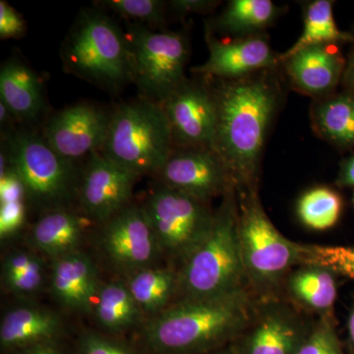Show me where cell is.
Segmentation results:
<instances>
[{"label": "cell", "mask_w": 354, "mask_h": 354, "mask_svg": "<svg viewBox=\"0 0 354 354\" xmlns=\"http://www.w3.org/2000/svg\"><path fill=\"white\" fill-rule=\"evenodd\" d=\"M216 109L214 150L235 184L249 187L257 174L266 133L271 123L278 88L265 76L223 80L209 90Z\"/></svg>", "instance_id": "obj_1"}, {"label": "cell", "mask_w": 354, "mask_h": 354, "mask_svg": "<svg viewBox=\"0 0 354 354\" xmlns=\"http://www.w3.org/2000/svg\"><path fill=\"white\" fill-rule=\"evenodd\" d=\"M254 315L246 288L223 297L181 299L150 319L144 337L160 353H206L239 337Z\"/></svg>", "instance_id": "obj_2"}, {"label": "cell", "mask_w": 354, "mask_h": 354, "mask_svg": "<svg viewBox=\"0 0 354 354\" xmlns=\"http://www.w3.org/2000/svg\"><path fill=\"white\" fill-rule=\"evenodd\" d=\"M234 189L223 198L208 236L178 272L183 299L223 297L245 290V268L239 243Z\"/></svg>", "instance_id": "obj_3"}, {"label": "cell", "mask_w": 354, "mask_h": 354, "mask_svg": "<svg viewBox=\"0 0 354 354\" xmlns=\"http://www.w3.org/2000/svg\"><path fill=\"white\" fill-rule=\"evenodd\" d=\"M2 148L1 167L19 178L34 208L46 214L77 202L81 171L75 162L55 152L43 135L13 129L6 134Z\"/></svg>", "instance_id": "obj_4"}, {"label": "cell", "mask_w": 354, "mask_h": 354, "mask_svg": "<svg viewBox=\"0 0 354 354\" xmlns=\"http://www.w3.org/2000/svg\"><path fill=\"white\" fill-rule=\"evenodd\" d=\"M62 62L68 73L108 90L134 83L127 37L106 14L85 10L65 39Z\"/></svg>", "instance_id": "obj_5"}, {"label": "cell", "mask_w": 354, "mask_h": 354, "mask_svg": "<svg viewBox=\"0 0 354 354\" xmlns=\"http://www.w3.org/2000/svg\"><path fill=\"white\" fill-rule=\"evenodd\" d=\"M174 150L164 109L143 99L122 104L111 114L100 153L140 177L157 176Z\"/></svg>", "instance_id": "obj_6"}, {"label": "cell", "mask_w": 354, "mask_h": 354, "mask_svg": "<svg viewBox=\"0 0 354 354\" xmlns=\"http://www.w3.org/2000/svg\"><path fill=\"white\" fill-rule=\"evenodd\" d=\"M237 212L247 281L255 290H272L286 278L291 268L304 265V244L290 241L277 230L251 188L239 200Z\"/></svg>", "instance_id": "obj_7"}, {"label": "cell", "mask_w": 354, "mask_h": 354, "mask_svg": "<svg viewBox=\"0 0 354 354\" xmlns=\"http://www.w3.org/2000/svg\"><path fill=\"white\" fill-rule=\"evenodd\" d=\"M162 256L183 263L208 236L215 213L209 203L158 183L141 204Z\"/></svg>", "instance_id": "obj_8"}, {"label": "cell", "mask_w": 354, "mask_h": 354, "mask_svg": "<svg viewBox=\"0 0 354 354\" xmlns=\"http://www.w3.org/2000/svg\"><path fill=\"white\" fill-rule=\"evenodd\" d=\"M131 48L134 83L144 99L160 104L185 81L188 44L176 32H155L133 24L127 35Z\"/></svg>", "instance_id": "obj_9"}, {"label": "cell", "mask_w": 354, "mask_h": 354, "mask_svg": "<svg viewBox=\"0 0 354 354\" xmlns=\"http://www.w3.org/2000/svg\"><path fill=\"white\" fill-rule=\"evenodd\" d=\"M100 250L113 269L132 276L153 267L162 257L160 247L141 205H128L102 223Z\"/></svg>", "instance_id": "obj_10"}, {"label": "cell", "mask_w": 354, "mask_h": 354, "mask_svg": "<svg viewBox=\"0 0 354 354\" xmlns=\"http://www.w3.org/2000/svg\"><path fill=\"white\" fill-rule=\"evenodd\" d=\"M157 177L172 189L209 203L234 189V176L211 148L174 149Z\"/></svg>", "instance_id": "obj_11"}, {"label": "cell", "mask_w": 354, "mask_h": 354, "mask_svg": "<svg viewBox=\"0 0 354 354\" xmlns=\"http://www.w3.org/2000/svg\"><path fill=\"white\" fill-rule=\"evenodd\" d=\"M138 176L104 158L91 153L81 171L77 203L86 218L106 223L131 204L133 188Z\"/></svg>", "instance_id": "obj_12"}, {"label": "cell", "mask_w": 354, "mask_h": 354, "mask_svg": "<svg viewBox=\"0 0 354 354\" xmlns=\"http://www.w3.org/2000/svg\"><path fill=\"white\" fill-rule=\"evenodd\" d=\"M160 106L171 128L174 147L214 150L216 109L209 88L185 80Z\"/></svg>", "instance_id": "obj_13"}, {"label": "cell", "mask_w": 354, "mask_h": 354, "mask_svg": "<svg viewBox=\"0 0 354 354\" xmlns=\"http://www.w3.org/2000/svg\"><path fill=\"white\" fill-rule=\"evenodd\" d=\"M109 118L111 114L91 104H76L51 116L43 137L55 152L75 162L101 151Z\"/></svg>", "instance_id": "obj_14"}, {"label": "cell", "mask_w": 354, "mask_h": 354, "mask_svg": "<svg viewBox=\"0 0 354 354\" xmlns=\"http://www.w3.org/2000/svg\"><path fill=\"white\" fill-rule=\"evenodd\" d=\"M309 330L295 312L274 305L253 317L239 335L234 351L237 354H297Z\"/></svg>", "instance_id": "obj_15"}, {"label": "cell", "mask_w": 354, "mask_h": 354, "mask_svg": "<svg viewBox=\"0 0 354 354\" xmlns=\"http://www.w3.org/2000/svg\"><path fill=\"white\" fill-rule=\"evenodd\" d=\"M207 43L208 60L192 69L204 76L234 80L260 69L274 67L279 59L272 55L268 41L259 37L221 43L207 35Z\"/></svg>", "instance_id": "obj_16"}, {"label": "cell", "mask_w": 354, "mask_h": 354, "mask_svg": "<svg viewBox=\"0 0 354 354\" xmlns=\"http://www.w3.org/2000/svg\"><path fill=\"white\" fill-rule=\"evenodd\" d=\"M50 286L60 304L79 312L91 309L101 288L94 263L79 250L53 260Z\"/></svg>", "instance_id": "obj_17"}, {"label": "cell", "mask_w": 354, "mask_h": 354, "mask_svg": "<svg viewBox=\"0 0 354 354\" xmlns=\"http://www.w3.org/2000/svg\"><path fill=\"white\" fill-rule=\"evenodd\" d=\"M288 75L310 95L330 92L344 73V60L329 46H310L285 60Z\"/></svg>", "instance_id": "obj_18"}, {"label": "cell", "mask_w": 354, "mask_h": 354, "mask_svg": "<svg viewBox=\"0 0 354 354\" xmlns=\"http://www.w3.org/2000/svg\"><path fill=\"white\" fill-rule=\"evenodd\" d=\"M0 99L16 120L32 122L44 109L43 84L34 70L11 58L0 71Z\"/></svg>", "instance_id": "obj_19"}, {"label": "cell", "mask_w": 354, "mask_h": 354, "mask_svg": "<svg viewBox=\"0 0 354 354\" xmlns=\"http://www.w3.org/2000/svg\"><path fill=\"white\" fill-rule=\"evenodd\" d=\"M62 330L57 314L39 307L21 306L11 309L2 318L0 344L4 348H29L50 342Z\"/></svg>", "instance_id": "obj_20"}, {"label": "cell", "mask_w": 354, "mask_h": 354, "mask_svg": "<svg viewBox=\"0 0 354 354\" xmlns=\"http://www.w3.org/2000/svg\"><path fill=\"white\" fill-rule=\"evenodd\" d=\"M286 290L297 304L321 317H334L337 274L323 266L304 265L286 276Z\"/></svg>", "instance_id": "obj_21"}, {"label": "cell", "mask_w": 354, "mask_h": 354, "mask_svg": "<svg viewBox=\"0 0 354 354\" xmlns=\"http://www.w3.org/2000/svg\"><path fill=\"white\" fill-rule=\"evenodd\" d=\"M82 218L68 209L44 214L31 230V241L41 253L53 260L78 251L82 241Z\"/></svg>", "instance_id": "obj_22"}, {"label": "cell", "mask_w": 354, "mask_h": 354, "mask_svg": "<svg viewBox=\"0 0 354 354\" xmlns=\"http://www.w3.org/2000/svg\"><path fill=\"white\" fill-rule=\"evenodd\" d=\"M127 283L142 312L153 317L169 306L178 290V272L153 266L128 277Z\"/></svg>", "instance_id": "obj_23"}, {"label": "cell", "mask_w": 354, "mask_h": 354, "mask_svg": "<svg viewBox=\"0 0 354 354\" xmlns=\"http://www.w3.org/2000/svg\"><path fill=\"white\" fill-rule=\"evenodd\" d=\"M94 311L99 325L109 332L129 329L138 324L143 315L127 281H111L102 286L95 299Z\"/></svg>", "instance_id": "obj_24"}, {"label": "cell", "mask_w": 354, "mask_h": 354, "mask_svg": "<svg viewBox=\"0 0 354 354\" xmlns=\"http://www.w3.org/2000/svg\"><path fill=\"white\" fill-rule=\"evenodd\" d=\"M344 41L354 43V35L341 31L335 24L333 2L316 0L305 10L304 32L290 48L279 55V59L285 62L291 55L310 46H329Z\"/></svg>", "instance_id": "obj_25"}, {"label": "cell", "mask_w": 354, "mask_h": 354, "mask_svg": "<svg viewBox=\"0 0 354 354\" xmlns=\"http://www.w3.org/2000/svg\"><path fill=\"white\" fill-rule=\"evenodd\" d=\"M342 209L344 200L337 191L328 186H316L299 197L297 214L302 225L310 230H327L337 225Z\"/></svg>", "instance_id": "obj_26"}, {"label": "cell", "mask_w": 354, "mask_h": 354, "mask_svg": "<svg viewBox=\"0 0 354 354\" xmlns=\"http://www.w3.org/2000/svg\"><path fill=\"white\" fill-rule=\"evenodd\" d=\"M324 136L341 145H354V95H339L324 102L316 113Z\"/></svg>", "instance_id": "obj_27"}, {"label": "cell", "mask_w": 354, "mask_h": 354, "mask_svg": "<svg viewBox=\"0 0 354 354\" xmlns=\"http://www.w3.org/2000/svg\"><path fill=\"white\" fill-rule=\"evenodd\" d=\"M278 11L271 0H232L218 18V26L232 32L257 31L271 24Z\"/></svg>", "instance_id": "obj_28"}, {"label": "cell", "mask_w": 354, "mask_h": 354, "mask_svg": "<svg viewBox=\"0 0 354 354\" xmlns=\"http://www.w3.org/2000/svg\"><path fill=\"white\" fill-rule=\"evenodd\" d=\"M25 190L13 172H7L0 179V239L17 234L26 218Z\"/></svg>", "instance_id": "obj_29"}, {"label": "cell", "mask_w": 354, "mask_h": 354, "mask_svg": "<svg viewBox=\"0 0 354 354\" xmlns=\"http://www.w3.org/2000/svg\"><path fill=\"white\" fill-rule=\"evenodd\" d=\"M304 265L323 266L332 270L337 276L346 277L354 281V245L323 246L304 244Z\"/></svg>", "instance_id": "obj_30"}, {"label": "cell", "mask_w": 354, "mask_h": 354, "mask_svg": "<svg viewBox=\"0 0 354 354\" xmlns=\"http://www.w3.org/2000/svg\"><path fill=\"white\" fill-rule=\"evenodd\" d=\"M136 24L157 26L165 20V2L160 0H106L100 2Z\"/></svg>", "instance_id": "obj_31"}, {"label": "cell", "mask_w": 354, "mask_h": 354, "mask_svg": "<svg viewBox=\"0 0 354 354\" xmlns=\"http://www.w3.org/2000/svg\"><path fill=\"white\" fill-rule=\"evenodd\" d=\"M297 354H344L334 317H321L310 329Z\"/></svg>", "instance_id": "obj_32"}, {"label": "cell", "mask_w": 354, "mask_h": 354, "mask_svg": "<svg viewBox=\"0 0 354 354\" xmlns=\"http://www.w3.org/2000/svg\"><path fill=\"white\" fill-rule=\"evenodd\" d=\"M3 283L11 292L16 295H27L36 292L44 283L43 263L38 258L31 267Z\"/></svg>", "instance_id": "obj_33"}, {"label": "cell", "mask_w": 354, "mask_h": 354, "mask_svg": "<svg viewBox=\"0 0 354 354\" xmlns=\"http://www.w3.org/2000/svg\"><path fill=\"white\" fill-rule=\"evenodd\" d=\"M24 21L6 1H0V38H20L24 34Z\"/></svg>", "instance_id": "obj_34"}, {"label": "cell", "mask_w": 354, "mask_h": 354, "mask_svg": "<svg viewBox=\"0 0 354 354\" xmlns=\"http://www.w3.org/2000/svg\"><path fill=\"white\" fill-rule=\"evenodd\" d=\"M81 353L82 354H133L129 349L124 348L118 342L106 339L102 335L93 334L86 335L81 342Z\"/></svg>", "instance_id": "obj_35"}, {"label": "cell", "mask_w": 354, "mask_h": 354, "mask_svg": "<svg viewBox=\"0 0 354 354\" xmlns=\"http://www.w3.org/2000/svg\"><path fill=\"white\" fill-rule=\"evenodd\" d=\"M37 259L38 257L29 251L18 250L8 254L2 264V279L6 281L17 276L31 267Z\"/></svg>", "instance_id": "obj_36"}, {"label": "cell", "mask_w": 354, "mask_h": 354, "mask_svg": "<svg viewBox=\"0 0 354 354\" xmlns=\"http://www.w3.org/2000/svg\"><path fill=\"white\" fill-rule=\"evenodd\" d=\"M176 13L203 12L209 9L215 2L203 0H176L171 2Z\"/></svg>", "instance_id": "obj_37"}, {"label": "cell", "mask_w": 354, "mask_h": 354, "mask_svg": "<svg viewBox=\"0 0 354 354\" xmlns=\"http://www.w3.org/2000/svg\"><path fill=\"white\" fill-rule=\"evenodd\" d=\"M337 184L339 187L354 188V155L342 160L337 174Z\"/></svg>", "instance_id": "obj_38"}, {"label": "cell", "mask_w": 354, "mask_h": 354, "mask_svg": "<svg viewBox=\"0 0 354 354\" xmlns=\"http://www.w3.org/2000/svg\"><path fill=\"white\" fill-rule=\"evenodd\" d=\"M24 353L21 354H59L55 346H51L50 342H41L35 346L26 348Z\"/></svg>", "instance_id": "obj_39"}, {"label": "cell", "mask_w": 354, "mask_h": 354, "mask_svg": "<svg viewBox=\"0 0 354 354\" xmlns=\"http://www.w3.org/2000/svg\"><path fill=\"white\" fill-rule=\"evenodd\" d=\"M344 82L351 91V95H354V50L349 58L348 66L344 70Z\"/></svg>", "instance_id": "obj_40"}, {"label": "cell", "mask_w": 354, "mask_h": 354, "mask_svg": "<svg viewBox=\"0 0 354 354\" xmlns=\"http://www.w3.org/2000/svg\"><path fill=\"white\" fill-rule=\"evenodd\" d=\"M346 329H348L349 346L353 349L354 354V302L351 310H349Z\"/></svg>", "instance_id": "obj_41"}, {"label": "cell", "mask_w": 354, "mask_h": 354, "mask_svg": "<svg viewBox=\"0 0 354 354\" xmlns=\"http://www.w3.org/2000/svg\"><path fill=\"white\" fill-rule=\"evenodd\" d=\"M201 354H237V353H235V351H234V353H201Z\"/></svg>", "instance_id": "obj_42"}, {"label": "cell", "mask_w": 354, "mask_h": 354, "mask_svg": "<svg viewBox=\"0 0 354 354\" xmlns=\"http://www.w3.org/2000/svg\"><path fill=\"white\" fill-rule=\"evenodd\" d=\"M353 205H354V192H353Z\"/></svg>", "instance_id": "obj_43"}]
</instances>
